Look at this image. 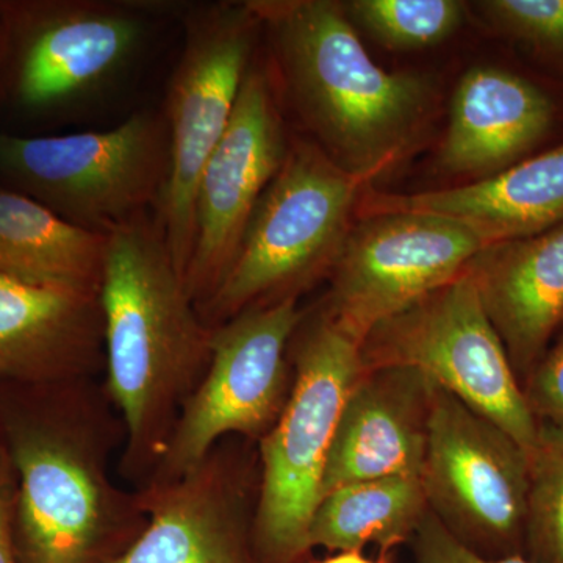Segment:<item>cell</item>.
Instances as JSON below:
<instances>
[{
  "label": "cell",
  "mask_w": 563,
  "mask_h": 563,
  "mask_svg": "<svg viewBox=\"0 0 563 563\" xmlns=\"http://www.w3.org/2000/svg\"><path fill=\"white\" fill-rule=\"evenodd\" d=\"M11 385L0 437L13 466L16 563H111L144 531L139 492L113 483L120 415L95 379Z\"/></svg>",
  "instance_id": "cell-1"
},
{
  "label": "cell",
  "mask_w": 563,
  "mask_h": 563,
  "mask_svg": "<svg viewBox=\"0 0 563 563\" xmlns=\"http://www.w3.org/2000/svg\"><path fill=\"white\" fill-rule=\"evenodd\" d=\"M99 301L103 388L124 428L120 472L140 490L209 366L213 329L199 314L152 213L109 233Z\"/></svg>",
  "instance_id": "cell-2"
},
{
  "label": "cell",
  "mask_w": 563,
  "mask_h": 563,
  "mask_svg": "<svg viewBox=\"0 0 563 563\" xmlns=\"http://www.w3.org/2000/svg\"><path fill=\"white\" fill-rule=\"evenodd\" d=\"M247 3L272 32L285 85L325 154L366 181L398 162L428 121L431 80L377 66L343 3Z\"/></svg>",
  "instance_id": "cell-3"
},
{
  "label": "cell",
  "mask_w": 563,
  "mask_h": 563,
  "mask_svg": "<svg viewBox=\"0 0 563 563\" xmlns=\"http://www.w3.org/2000/svg\"><path fill=\"white\" fill-rule=\"evenodd\" d=\"M362 344L320 310L292 336V385L279 418L258 440L255 563H301L344 399L362 372Z\"/></svg>",
  "instance_id": "cell-4"
},
{
  "label": "cell",
  "mask_w": 563,
  "mask_h": 563,
  "mask_svg": "<svg viewBox=\"0 0 563 563\" xmlns=\"http://www.w3.org/2000/svg\"><path fill=\"white\" fill-rule=\"evenodd\" d=\"M365 184L317 144L291 143L224 280L199 309L203 322L218 328L254 307L298 298L331 272Z\"/></svg>",
  "instance_id": "cell-5"
},
{
  "label": "cell",
  "mask_w": 563,
  "mask_h": 563,
  "mask_svg": "<svg viewBox=\"0 0 563 563\" xmlns=\"http://www.w3.org/2000/svg\"><path fill=\"white\" fill-rule=\"evenodd\" d=\"M162 2H0L3 85L32 118L60 117L128 76L150 44Z\"/></svg>",
  "instance_id": "cell-6"
},
{
  "label": "cell",
  "mask_w": 563,
  "mask_h": 563,
  "mask_svg": "<svg viewBox=\"0 0 563 563\" xmlns=\"http://www.w3.org/2000/svg\"><path fill=\"white\" fill-rule=\"evenodd\" d=\"M163 114L136 111L107 131L0 133V181L87 231L109 233L154 213L168 174Z\"/></svg>",
  "instance_id": "cell-7"
},
{
  "label": "cell",
  "mask_w": 563,
  "mask_h": 563,
  "mask_svg": "<svg viewBox=\"0 0 563 563\" xmlns=\"http://www.w3.org/2000/svg\"><path fill=\"white\" fill-rule=\"evenodd\" d=\"M184 25V46L163 113L168 131V174L152 213L181 277L195 242L199 177L231 124L262 27L247 2L190 7Z\"/></svg>",
  "instance_id": "cell-8"
},
{
  "label": "cell",
  "mask_w": 563,
  "mask_h": 563,
  "mask_svg": "<svg viewBox=\"0 0 563 563\" xmlns=\"http://www.w3.org/2000/svg\"><path fill=\"white\" fill-rule=\"evenodd\" d=\"M362 368L407 366L498 424L529 454L540 422L465 273L379 322L361 346Z\"/></svg>",
  "instance_id": "cell-9"
},
{
  "label": "cell",
  "mask_w": 563,
  "mask_h": 563,
  "mask_svg": "<svg viewBox=\"0 0 563 563\" xmlns=\"http://www.w3.org/2000/svg\"><path fill=\"white\" fill-rule=\"evenodd\" d=\"M303 314L298 298H287L213 328L209 366L181 407L146 485L184 476L229 437L258 443L268 433L290 396L288 358Z\"/></svg>",
  "instance_id": "cell-10"
},
{
  "label": "cell",
  "mask_w": 563,
  "mask_h": 563,
  "mask_svg": "<svg viewBox=\"0 0 563 563\" xmlns=\"http://www.w3.org/2000/svg\"><path fill=\"white\" fill-rule=\"evenodd\" d=\"M429 510L487 558L521 554L531 459L498 424L433 388L420 474Z\"/></svg>",
  "instance_id": "cell-11"
},
{
  "label": "cell",
  "mask_w": 563,
  "mask_h": 563,
  "mask_svg": "<svg viewBox=\"0 0 563 563\" xmlns=\"http://www.w3.org/2000/svg\"><path fill=\"white\" fill-rule=\"evenodd\" d=\"M484 246L466 225L437 214L362 217L333 262L321 310L362 344L379 322L461 276Z\"/></svg>",
  "instance_id": "cell-12"
},
{
  "label": "cell",
  "mask_w": 563,
  "mask_h": 563,
  "mask_svg": "<svg viewBox=\"0 0 563 563\" xmlns=\"http://www.w3.org/2000/svg\"><path fill=\"white\" fill-rule=\"evenodd\" d=\"M288 150L268 76L251 68L231 124L203 166L196 188L195 242L184 279L198 310L224 280L252 214Z\"/></svg>",
  "instance_id": "cell-13"
},
{
  "label": "cell",
  "mask_w": 563,
  "mask_h": 563,
  "mask_svg": "<svg viewBox=\"0 0 563 563\" xmlns=\"http://www.w3.org/2000/svg\"><path fill=\"white\" fill-rule=\"evenodd\" d=\"M239 442L229 437L184 476L136 490L146 528L111 563H255L258 492Z\"/></svg>",
  "instance_id": "cell-14"
},
{
  "label": "cell",
  "mask_w": 563,
  "mask_h": 563,
  "mask_svg": "<svg viewBox=\"0 0 563 563\" xmlns=\"http://www.w3.org/2000/svg\"><path fill=\"white\" fill-rule=\"evenodd\" d=\"M433 388L424 374L407 366L362 368L344 399L321 499L344 485L420 477Z\"/></svg>",
  "instance_id": "cell-15"
},
{
  "label": "cell",
  "mask_w": 563,
  "mask_h": 563,
  "mask_svg": "<svg viewBox=\"0 0 563 563\" xmlns=\"http://www.w3.org/2000/svg\"><path fill=\"white\" fill-rule=\"evenodd\" d=\"M103 366L99 292L0 274V384L95 379Z\"/></svg>",
  "instance_id": "cell-16"
},
{
  "label": "cell",
  "mask_w": 563,
  "mask_h": 563,
  "mask_svg": "<svg viewBox=\"0 0 563 563\" xmlns=\"http://www.w3.org/2000/svg\"><path fill=\"white\" fill-rule=\"evenodd\" d=\"M558 117L542 85L515 70L474 66L455 87L440 165L454 176H495L532 157Z\"/></svg>",
  "instance_id": "cell-17"
},
{
  "label": "cell",
  "mask_w": 563,
  "mask_h": 563,
  "mask_svg": "<svg viewBox=\"0 0 563 563\" xmlns=\"http://www.w3.org/2000/svg\"><path fill=\"white\" fill-rule=\"evenodd\" d=\"M463 273L525 383L563 328V224L528 239L488 244Z\"/></svg>",
  "instance_id": "cell-18"
},
{
  "label": "cell",
  "mask_w": 563,
  "mask_h": 563,
  "mask_svg": "<svg viewBox=\"0 0 563 563\" xmlns=\"http://www.w3.org/2000/svg\"><path fill=\"white\" fill-rule=\"evenodd\" d=\"M391 211L461 222L485 246L551 231L563 224V141L474 184L415 195H369L358 207L361 218Z\"/></svg>",
  "instance_id": "cell-19"
},
{
  "label": "cell",
  "mask_w": 563,
  "mask_h": 563,
  "mask_svg": "<svg viewBox=\"0 0 563 563\" xmlns=\"http://www.w3.org/2000/svg\"><path fill=\"white\" fill-rule=\"evenodd\" d=\"M107 240L0 185V274L99 292Z\"/></svg>",
  "instance_id": "cell-20"
},
{
  "label": "cell",
  "mask_w": 563,
  "mask_h": 563,
  "mask_svg": "<svg viewBox=\"0 0 563 563\" xmlns=\"http://www.w3.org/2000/svg\"><path fill=\"white\" fill-rule=\"evenodd\" d=\"M428 510L418 476L344 485L318 503L309 544L331 551H362L366 544H377L387 554L415 536Z\"/></svg>",
  "instance_id": "cell-21"
},
{
  "label": "cell",
  "mask_w": 563,
  "mask_h": 563,
  "mask_svg": "<svg viewBox=\"0 0 563 563\" xmlns=\"http://www.w3.org/2000/svg\"><path fill=\"white\" fill-rule=\"evenodd\" d=\"M343 7L374 40L398 51L437 46L465 18V5L457 0H352Z\"/></svg>",
  "instance_id": "cell-22"
},
{
  "label": "cell",
  "mask_w": 563,
  "mask_h": 563,
  "mask_svg": "<svg viewBox=\"0 0 563 563\" xmlns=\"http://www.w3.org/2000/svg\"><path fill=\"white\" fill-rule=\"evenodd\" d=\"M525 547L533 563H563V431L540 422L531 454Z\"/></svg>",
  "instance_id": "cell-23"
},
{
  "label": "cell",
  "mask_w": 563,
  "mask_h": 563,
  "mask_svg": "<svg viewBox=\"0 0 563 563\" xmlns=\"http://www.w3.org/2000/svg\"><path fill=\"white\" fill-rule=\"evenodd\" d=\"M481 7L499 32L563 70V0H488Z\"/></svg>",
  "instance_id": "cell-24"
},
{
  "label": "cell",
  "mask_w": 563,
  "mask_h": 563,
  "mask_svg": "<svg viewBox=\"0 0 563 563\" xmlns=\"http://www.w3.org/2000/svg\"><path fill=\"white\" fill-rule=\"evenodd\" d=\"M523 390L537 421L563 431V333L529 374Z\"/></svg>",
  "instance_id": "cell-25"
},
{
  "label": "cell",
  "mask_w": 563,
  "mask_h": 563,
  "mask_svg": "<svg viewBox=\"0 0 563 563\" xmlns=\"http://www.w3.org/2000/svg\"><path fill=\"white\" fill-rule=\"evenodd\" d=\"M415 540V563H533L523 554L487 558L462 543L428 510Z\"/></svg>",
  "instance_id": "cell-26"
},
{
  "label": "cell",
  "mask_w": 563,
  "mask_h": 563,
  "mask_svg": "<svg viewBox=\"0 0 563 563\" xmlns=\"http://www.w3.org/2000/svg\"><path fill=\"white\" fill-rule=\"evenodd\" d=\"M16 479L0 437V563H16L13 543V509Z\"/></svg>",
  "instance_id": "cell-27"
},
{
  "label": "cell",
  "mask_w": 563,
  "mask_h": 563,
  "mask_svg": "<svg viewBox=\"0 0 563 563\" xmlns=\"http://www.w3.org/2000/svg\"><path fill=\"white\" fill-rule=\"evenodd\" d=\"M314 563H387V559H380V561H373V559L366 558L361 550L351 551H339V554L332 555V558L324 559V561Z\"/></svg>",
  "instance_id": "cell-28"
}]
</instances>
